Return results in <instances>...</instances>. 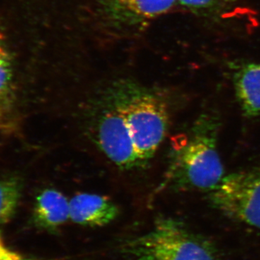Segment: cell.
<instances>
[{"label":"cell","mask_w":260,"mask_h":260,"mask_svg":"<svg viewBox=\"0 0 260 260\" xmlns=\"http://www.w3.org/2000/svg\"><path fill=\"white\" fill-rule=\"evenodd\" d=\"M208 197L229 218L260 229V167L225 176Z\"/></svg>","instance_id":"4"},{"label":"cell","mask_w":260,"mask_h":260,"mask_svg":"<svg viewBox=\"0 0 260 260\" xmlns=\"http://www.w3.org/2000/svg\"><path fill=\"white\" fill-rule=\"evenodd\" d=\"M32 219L38 229L54 234L70 219V201L55 189H44L36 198Z\"/></svg>","instance_id":"8"},{"label":"cell","mask_w":260,"mask_h":260,"mask_svg":"<svg viewBox=\"0 0 260 260\" xmlns=\"http://www.w3.org/2000/svg\"><path fill=\"white\" fill-rule=\"evenodd\" d=\"M23 256L5 245L2 237H0V260H19Z\"/></svg>","instance_id":"13"},{"label":"cell","mask_w":260,"mask_h":260,"mask_svg":"<svg viewBox=\"0 0 260 260\" xmlns=\"http://www.w3.org/2000/svg\"><path fill=\"white\" fill-rule=\"evenodd\" d=\"M13 62L8 47L0 39V106L9 100L13 87Z\"/></svg>","instance_id":"11"},{"label":"cell","mask_w":260,"mask_h":260,"mask_svg":"<svg viewBox=\"0 0 260 260\" xmlns=\"http://www.w3.org/2000/svg\"><path fill=\"white\" fill-rule=\"evenodd\" d=\"M104 93L124 116L140 166L145 167L167 135V103L150 89L128 80L114 82Z\"/></svg>","instance_id":"2"},{"label":"cell","mask_w":260,"mask_h":260,"mask_svg":"<svg viewBox=\"0 0 260 260\" xmlns=\"http://www.w3.org/2000/svg\"><path fill=\"white\" fill-rule=\"evenodd\" d=\"M177 0H101L102 9L116 26L138 28L166 14Z\"/></svg>","instance_id":"6"},{"label":"cell","mask_w":260,"mask_h":260,"mask_svg":"<svg viewBox=\"0 0 260 260\" xmlns=\"http://www.w3.org/2000/svg\"><path fill=\"white\" fill-rule=\"evenodd\" d=\"M220 120L205 113L194 121L189 134L174 146L162 186L175 191L215 189L225 177L218 148Z\"/></svg>","instance_id":"1"},{"label":"cell","mask_w":260,"mask_h":260,"mask_svg":"<svg viewBox=\"0 0 260 260\" xmlns=\"http://www.w3.org/2000/svg\"><path fill=\"white\" fill-rule=\"evenodd\" d=\"M19 260H36V259H32V258L24 257V256H23V257H22L21 259H19Z\"/></svg>","instance_id":"14"},{"label":"cell","mask_w":260,"mask_h":260,"mask_svg":"<svg viewBox=\"0 0 260 260\" xmlns=\"http://www.w3.org/2000/svg\"><path fill=\"white\" fill-rule=\"evenodd\" d=\"M120 250L133 260H219L208 239L166 216L155 219L149 232L126 239Z\"/></svg>","instance_id":"3"},{"label":"cell","mask_w":260,"mask_h":260,"mask_svg":"<svg viewBox=\"0 0 260 260\" xmlns=\"http://www.w3.org/2000/svg\"><path fill=\"white\" fill-rule=\"evenodd\" d=\"M93 110L94 138L104 155L121 169L141 168L124 116L104 92Z\"/></svg>","instance_id":"5"},{"label":"cell","mask_w":260,"mask_h":260,"mask_svg":"<svg viewBox=\"0 0 260 260\" xmlns=\"http://www.w3.org/2000/svg\"><path fill=\"white\" fill-rule=\"evenodd\" d=\"M233 82L243 114L248 118L260 115V64L243 65L234 73Z\"/></svg>","instance_id":"9"},{"label":"cell","mask_w":260,"mask_h":260,"mask_svg":"<svg viewBox=\"0 0 260 260\" xmlns=\"http://www.w3.org/2000/svg\"><path fill=\"white\" fill-rule=\"evenodd\" d=\"M21 196L20 183L15 179H0V225L15 215Z\"/></svg>","instance_id":"10"},{"label":"cell","mask_w":260,"mask_h":260,"mask_svg":"<svg viewBox=\"0 0 260 260\" xmlns=\"http://www.w3.org/2000/svg\"><path fill=\"white\" fill-rule=\"evenodd\" d=\"M119 208L102 195L80 193L70 200V219L85 226H103L112 223L119 215Z\"/></svg>","instance_id":"7"},{"label":"cell","mask_w":260,"mask_h":260,"mask_svg":"<svg viewBox=\"0 0 260 260\" xmlns=\"http://www.w3.org/2000/svg\"><path fill=\"white\" fill-rule=\"evenodd\" d=\"M177 2L195 14L210 16L229 9L237 0H177Z\"/></svg>","instance_id":"12"}]
</instances>
